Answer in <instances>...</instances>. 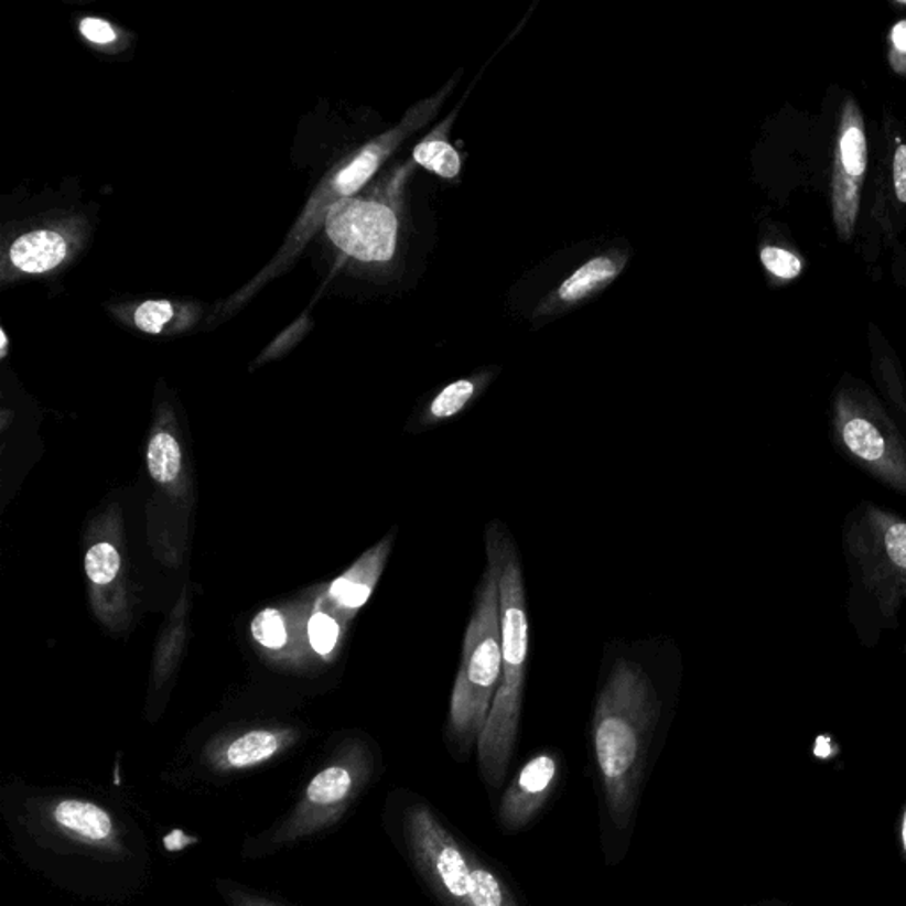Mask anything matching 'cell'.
<instances>
[{"label": "cell", "mask_w": 906, "mask_h": 906, "mask_svg": "<svg viewBox=\"0 0 906 906\" xmlns=\"http://www.w3.org/2000/svg\"><path fill=\"white\" fill-rule=\"evenodd\" d=\"M659 714V695L645 669L619 660L598 694L592 721L602 817L613 839L606 855L610 864L624 855L633 834Z\"/></svg>", "instance_id": "6da1fadb"}, {"label": "cell", "mask_w": 906, "mask_h": 906, "mask_svg": "<svg viewBox=\"0 0 906 906\" xmlns=\"http://www.w3.org/2000/svg\"><path fill=\"white\" fill-rule=\"evenodd\" d=\"M485 551L487 563L494 567L498 578L503 668L501 683L490 707L484 732L476 744V756L485 785L490 790H498L507 777L519 735L530 624L521 560L505 526L493 522L487 528Z\"/></svg>", "instance_id": "7a4b0ae2"}, {"label": "cell", "mask_w": 906, "mask_h": 906, "mask_svg": "<svg viewBox=\"0 0 906 906\" xmlns=\"http://www.w3.org/2000/svg\"><path fill=\"white\" fill-rule=\"evenodd\" d=\"M400 826L409 861L441 905L522 906L501 873L466 849L431 803H408Z\"/></svg>", "instance_id": "3957f363"}, {"label": "cell", "mask_w": 906, "mask_h": 906, "mask_svg": "<svg viewBox=\"0 0 906 906\" xmlns=\"http://www.w3.org/2000/svg\"><path fill=\"white\" fill-rule=\"evenodd\" d=\"M501 668L498 578L494 567L487 563L467 624L450 700L446 738L457 759H466L478 744L501 683Z\"/></svg>", "instance_id": "277c9868"}, {"label": "cell", "mask_w": 906, "mask_h": 906, "mask_svg": "<svg viewBox=\"0 0 906 906\" xmlns=\"http://www.w3.org/2000/svg\"><path fill=\"white\" fill-rule=\"evenodd\" d=\"M367 751L350 749L317 772L289 817L271 834V846L296 843L330 829L344 818L373 779Z\"/></svg>", "instance_id": "5b68a950"}, {"label": "cell", "mask_w": 906, "mask_h": 906, "mask_svg": "<svg viewBox=\"0 0 906 906\" xmlns=\"http://www.w3.org/2000/svg\"><path fill=\"white\" fill-rule=\"evenodd\" d=\"M846 551L884 616H893L906 598L905 519L875 505L862 507L861 517L846 531Z\"/></svg>", "instance_id": "8992f818"}, {"label": "cell", "mask_w": 906, "mask_h": 906, "mask_svg": "<svg viewBox=\"0 0 906 906\" xmlns=\"http://www.w3.org/2000/svg\"><path fill=\"white\" fill-rule=\"evenodd\" d=\"M834 441L864 472L906 494V440L897 434L893 423L841 399L835 405Z\"/></svg>", "instance_id": "52a82bcc"}, {"label": "cell", "mask_w": 906, "mask_h": 906, "mask_svg": "<svg viewBox=\"0 0 906 906\" xmlns=\"http://www.w3.org/2000/svg\"><path fill=\"white\" fill-rule=\"evenodd\" d=\"M32 818L43 832L73 849L98 858H126L121 823L101 803L80 797H50L37 800Z\"/></svg>", "instance_id": "ba28073f"}, {"label": "cell", "mask_w": 906, "mask_h": 906, "mask_svg": "<svg viewBox=\"0 0 906 906\" xmlns=\"http://www.w3.org/2000/svg\"><path fill=\"white\" fill-rule=\"evenodd\" d=\"M328 236L358 261H388L396 251V213L381 203L355 201L333 213Z\"/></svg>", "instance_id": "9c48e42d"}, {"label": "cell", "mask_w": 906, "mask_h": 906, "mask_svg": "<svg viewBox=\"0 0 906 906\" xmlns=\"http://www.w3.org/2000/svg\"><path fill=\"white\" fill-rule=\"evenodd\" d=\"M560 783V759L542 751L522 765L516 779L503 791L499 800V826L508 832H519L539 817Z\"/></svg>", "instance_id": "30bf717a"}, {"label": "cell", "mask_w": 906, "mask_h": 906, "mask_svg": "<svg viewBox=\"0 0 906 906\" xmlns=\"http://www.w3.org/2000/svg\"><path fill=\"white\" fill-rule=\"evenodd\" d=\"M288 745L285 736L271 730H251L234 738L212 756V767L218 772H239L271 762Z\"/></svg>", "instance_id": "8fae6325"}, {"label": "cell", "mask_w": 906, "mask_h": 906, "mask_svg": "<svg viewBox=\"0 0 906 906\" xmlns=\"http://www.w3.org/2000/svg\"><path fill=\"white\" fill-rule=\"evenodd\" d=\"M66 241L52 230L23 234L11 245L10 257L19 270L25 273H45L54 270L66 257Z\"/></svg>", "instance_id": "7c38bea8"}, {"label": "cell", "mask_w": 906, "mask_h": 906, "mask_svg": "<svg viewBox=\"0 0 906 906\" xmlns=\"http://www.w3.org/2000/svg\"><path fill=\"white\" fill-rule=\"evenodd\" d=\"M844 174L862 181L867 169V139L861 110L852 98L846 99L839 130V157L835 160Z\"/></svg>", "instance_id": "4fadbf2b"}, {"label": "cell", "mask_w": 906, "mask_h": 906, "mask_svg": "<svg viewBox=\"0 0 906 906\" xmlns=\"http://www.w3.org/2000/svg\"><path fill=\"white\" fill-rule=\"evenodd\" d=\"M622 271V262L616 261V257L601 256L581 266L579 270L570 274L569 279L561 282L554 300L563 305L579 303L584 298H589L593 292L604 288L611 280H615Z\"/></svg>", "instance_id": "5bb4252c"}, {"label": "cell", "mask_w": 906, "mask_h": 906, "mask_svg": "<svg viewBox=\"0 0 906 906\" xmlns=\"http://www.w3.org/2000/svg\"><path fill=\"white\" fill-rule=\"evenodd\" d=\"M832 203H834V222L839 236L849 241L858 222L861 206V181L852 180L835 163L834 184H832Z\"/></svg>", "instance_id": "9a60e30c"}, {"label": "cell", "mask_w": 906, "mask_h": 906, "mask_svg": "<svg viewBox=\"0 0 906 906\" xmlns=\"http://www.w3.org/2000/svg\"><path fill=\"white\" fill-rule=\"evenodd\" d=\"M414 162L425 166L427 171L441 175L444 180H453L461 171V154L450 144L449 140L429 137L422 144L414 148Z\"/></svg>", "instance_id": "2e32d148"}, {"label": "cell", "mask_w": 906, "mask_h": 906, "mask_svg": "<svg viewBox=\"0 0 906 906\" xmlns=\"http://www.w3.org/2000/svg\"><path fill=\"white\" fill-rule=\"evenodd\" d=\"M149 473L160 484L175 481L181 470V449L177 441L166 432H158L149 443Z\"/></svg>", "instance_id": "e0dca14e"}, {"label": "cell", "mask_w": 906, "mask_h": 906, "mask_svg": "<svg viewBox=\"0 0 906 906\" xmlns=\"http://www.w3.org/2000/svg\"><path fill=\"white\" fill-rule=\"evenodd\" d=\"M388 149H390V144H377L373 145V148L365 149L364 153L359 154L355 162H350L349 165L337 175V180L333 183L335 190L342 193V195H350V193H355L356 190L362 188V186L373 177L374 172H376L377 166L381 163L382 157H385Z\"/></svg>", "instance_id": "ac0fdd59"}, {"label": "cell", "mask_w": 906, "mask_h": 906, "mask_svg": "<svg viewBox=\"0 0 906 906\" xmlns=\"http://www.w3.org/2000/svg\"><path fill=\"white\" fill-rule=\"evenodd\" d=\"M476 385L472 379H459L452 382L438 393L431 406H429V418L441 422V420H449L461 413L470 400L475 396Z\"/></svg>", "instance_id": "d6986e66"}, {"label": "cell", "mask_w": 906, "mask_h": 906, "mask_svg": "<svg viewBox=\"0 0 906 906\" xmlns=\"http://www.w3.org/2000/svg\"><path fill=\"white\" fill-rule=\"evenodd\" d=\"M119 554L110 543L93 546L86 557V572L90 581L96 584L112 583L119 572Z\"/></svg>", "instance_id": "ffe728a7"}, {"label": "cell", "mask_w": 906, "mask_h": 906, "mask_svg": "<svg viewBox=\"0 0 906 906\" xmlns=\"http://www.w3.org/2000/svg\"><path fill=\"white\" fill-rule=\"evenodd\" d=\"M251 634L266 648H282L288 641V630L279 611L265 610L251 622Z\"/></svg>", "instance_id": "44dd1931"}, {"label": "cell", "mask_w": 906, "mask_h": 906, "mask_svg": "<svg viewBox=\"0 0 906 906\" xmlns=\"http://www.w3.org/2000/svg\"><path fill=\"white\" fill-rule=\"evenodd\" d=\"M762 262L772 274H776L783 280H794L802 271V262L799 257L785 250V248L765 247L759 254Z\"/></svg>", "instance_id": "7402d4cb"}, {"label": "cell", "mask_w": 906, "mask_h": 906, "mask_svg": "<svg viewBox=\"0 0 906 906\" xmlns=\"http://www.w3.org/2000/svg\"><path fill=\"white\" fill-rule=\"evenodd\" d=\"M310 643L321 656H328L338 639V625L330 616L317 613L309 622Z\"/></svg>", "instance_id": "603a6c76"}, {"label": "cell", "mask_w": 906, "mask_h": 906, "mask_svg": "<svg viewBox=\"0 0 906 906\" xmlns=\"http://www.w3.org/2000/svg\"><path fill=\"white\" fill-rule=\"evenodd\" d=\"M174 315L169 301H145L136 312V324L142 332L160 333Z\"/></svg>", "instance_id": "cb8c5ba5"}, {"label": "cell", "mask_w": 906, "mask_h": 906, "mask_svg": "<svg viewBox=\"0 0 906 906\" xmlns=\"http://www.w3.org/2000/svg\"><path fill=\"white\" fill-rule=\"evenodd\" d=\"M370 593H373L370 583H365V581H350V579L347 578L337 579L332 586L333 597L337 598L344 606L350 607V610L364 606L365 602L370 597Z\"/></svg>", "instance_id": "d4e9b609"}, {"label": "cell", "mask_w": 906, "mask_h": 906, "mask_svg": "<svg viewBox=\"0 0 906 906\" xmlns=\"http://www.w3.org/2000/svg\"><path fill=\"white\" fill-rule=\"evenodd\" d=\"M80 32L87 40L98 45H108L116 41L117 34L110 23L99 19H86L80 22Z\"/></svg>", "instance_id": "484cf974"}, {"label": "cell", "mask_w": 906, "mask_h": 906, "mask_svg": "<svg viewBox=\"0 0 906 906\" xmlns=\"http://www.w3.org/2000/svg\"><path fill=\"white\" fill-rule=\"evenodd\" d=\"M224 896L230 906H283L282 903L274 902L270 897L250 893L247 888L227 887L224 888Z\"/></svg>", "instance_id": "4316f807"}, {"label": "cell", "mask_w": 906, "mask_h": 906, "mask_svg": "<svg viewBox=\"0 0 906 906\" xmlns=\"http://www.w3.org/2000/svg\"><path fill=\"white\" fill-rule=\"evenodd\" d=\"M894 188L899 203L906 204V144L897 145L893 163Z\"/></svg>", "instance_id": "83f0119b"}, {"label": "cell", "mask_w": 906, "mask_h": 906, "mask_svg": "<svg viewBox=\"0 0 906 906\" xmlns=\"http://www.w3.org/2000/svg\"><path fill=\"white\" fill-rule=\"evenodd\" d=\"M812 754H815L818 759L834 758L835 754H838V745H835V742L832 741L829 735H820L817 742H815Z\"/></svg>", "instance_id": "f1b7e54d"}, {"label": "cell", "mask_w": 906, "mask_h": 906, "mask_svg": "<svg viewBox=\"0 0 906 906\" xmlns=\"http://www.w3.org/2000/svg\"><path fill=\"white\" fill-rule=\"evenodd\" d=\"M891 41H893L894 48L902 54H906V20L896 23L891 32Z\"/></svg>", "instance_id": "f546056e"}, {"label": "cell", "mask_w": 906, "mask_h": 906, "mask_svg": "<svg viewBox=\"0 0 906 906\" xmlns=\"http://www.w3.org/2000/svg\"><path fill=\"white\" fill-rule=\"evenodd\" d=\"M902 846H903V853H905V855H906V806H905V811H903V817H902Z\"/></svg>", "instance_id": "4dcf8cb0"}, {"label": "cell", "mask_w": 906, "mask_h": 906, "mask_svg": "<svg viewBox=\"0 0 906 906\" xmlns=\"http://www.w3.org/2000/svg\"><path fill=\"white\" fill-rule=\"evenodd\" d=\"M6 349H8V338H6V333L2 332V350H0L2 356H6Z\"/></svg>", "instance_id": "1f68e13d"}]
</instances>
